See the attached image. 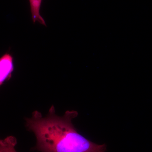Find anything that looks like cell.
<instances>
[{"label":"cell","instance_id":"1","mask_svg":"<svg viewBox=\"0 0 152 152\" xmlns=\"http://www.w3.org/2000/svg\"><path fill=\"white\" fill-rule=\"evenodd\" d=\"M78 112L67 111L62 116L56 114L52 106L46 116L38 111L26 119L28 129L37 140L35 149L40 152H105V144L99 145L79 134L72 121Z\"/></svg>","mask_w":152,"mask_h":152},{"label":"cell","instance_id":"2","mask_svg":"<svg viewBox=\"0 0 152 152\" xmlns=\"http://www.w3.org/2000/svg\"><path fill=\"white\" fill-rule=\"evenodd\" d=\"M13 58L9 53H6L0 59V85L8 80L14 71Z\"/></svg>","mask_w":152,"mask_h":152},{"label":"cell","instance_id":"3","mask_svg":"<svg viewBox=\"0 0 152 152\" xmlns=\"http://www.w3.org/2000/svg\"><path fill=\"white\" fill-rule=\"evenodd\" d=\"M42 1V0H29L32 20L34 23L38 22L41 24L46 26L45 22L42 17L41 15L40 12Z\"/></svg>","mask_w":152,"mask_h":152},{"label":"cell","instance_id":"4","mask_svg":"<svg viewBox=\"0 0 152 152\" xmlns=\"http://www.w3.org/2000/svg\"><path fill=\"white\" fill-rule=\"evenodd\" d=\"M17 144V139L15 137H7L0 141V152H18L15 148Z\"/></svg>","mask_w":152,"mask_h":152}]
</instances>
